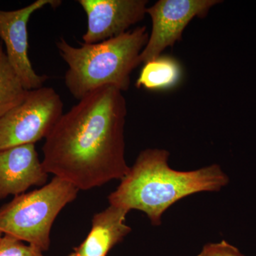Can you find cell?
<instances>
[{
    "instance_id": "9a60e30c",
    "label": "cell",
    "mask_w": 256,
    "mask_h": 256,
    "mask_svg": "<svg viewBox=\"0 0 256 256\" xmlns=\"http://www.w3.org/2000/svg\"><path fill=\"white\" fill-rule=\"evenodd\" d=\"M3 234L0 233V240H1Z\"/></svg>"
},
{
    "instance_id": "8fae6325",
    "label": "cell",
    "mask_w": 256,
    "mask_h": 256,
    "mask_svg": "<svg viewBox=\"0 0 256 256\" xmlns=\"http://www.w3.org/2000/svg\"><path fill=\"white\" fill-rule=\"evenodd\" d=\"M182 74L178 60L172 57L160 56L144 64L136 86L138 88L150 90L172 88L180 82Z\"/></svg>"
},
{
    "instance_id": "6da1fadb",
    "label": "cell",
    "mask_w": 256,
    "mask_h": 256,
    "mask_svg": "<svg viewBox=\"0 0 256 256\" xmlns=\"http://www.w3.org/2000/svg\"><path fill=\"white\" fill-rule=\"evenodd\" d=\"M127 105L122 92L100 88L62 114L42 148L48 174L79 190L122 180L130 170L126 160Z\"/></svg>"
},
{
    "instance_id": "7c38bea8",
    "label": "cell",
    "mask_w": 256,
    "mask_h": 256,
    "mask_svg": "<svg viewBox=\"0 0 256 256\" xmlns=\"http://www.w3.org/2000/svg\"><path fill=\"white\" fill-rule=\"evenodd\" d=\"M28 92L10 64L0 40V118L20 106Z\"/></svg>"
},
{
    "instance_id": "8992f818",
    "label": "cell",
    "mask_w": 256,
    "mask_h": 256,
    "mask_svg": "<svg viewBox=\"0 0 256 256\" xmlns=\"http://www.w3.org/2000/svg\"><path fill=\"white\" fill-rule=\"evenodd\" d=\"M217 0H160L146 8L150 16L152 31L140 56L146 64L160 56L163 50L182 38L184 28L194 18H204Z\"/></svg>"
},
{
    "instance_id": "30bf717a",
    "label": "cell",
    "mask_w": 256,
    "mask_h": 256,
    "mask_svg": "<svg viewBox=\"0 0 256 256\" xmlns=\"http://www.w3.org/2000/svg\"><path fill=\"white\" fill-rule=\"evenodd\" d=\"M128 212L120 207L109 205L96 214L86 238L74 248L68 256H107L111 249L132 230L126 224Z\"/></svg>"
},
{
    "instance_id": "277c9868",
    "label": "cell",
    "mask_w": 256,
    "mask_h": 256,
    "mask_svg": "<svg viewBox=\"0 0 256 256\" xmlns=\"http://www.w3.org/2000/svg\"><path fill=\"white\" fill-rule=\"evenodd\" d=\"M78 192L72 183L54 176L38 190L15 196L0 207V233L46 252L54 222Z\"/></svg>"
},
{
    "instance_id": "5b68a950",
    "label": "cell",
    "mask_w": 256,
    "mask_h": 256,
    "mask_svg": "<svg viewBox=\"0 0 256 256\" xmlns=\"http://www.w3.org/2000/svg\"><path fill=\"white\" fill-rule=\"evenodd\" d=\"M63 114V100L53 88L30 90L20 106L0 118V151L46 139Z\"/></svg>"
},
{
    "instance_id": "5bb4252c",
    "label": "cell",
    "mask_w": 256,
    "mask_h": 256,
    "mask_svg": "<svg viewBox=\"0 0 256 256\" xmlns=\"http://www.w3.org/2000/svg\"><path fill=\"white\" fill-rule=\"evenodd\" d=\"M197 256H245L237 248L230 245L226 240L220 242H210L204 246Z\"/></svg>"
},
{
    "instance_id": "9c48e42d",
    "label": "cell",
    "mask_w": 256,
    "mask_h": 256,
    "mask_svg": "<svg viewBox=\"0 0 256 256\" xmlns=\"http://www.w3.org/2000/svg\"><path fill=\"white\" fill-rule=\"evenodd\" d=\"M48 176L35 144L0 151V200L22 194L33 186H44Z\"/></svg>"
},
{
    "instance_id": "3957f363",
    "label": "cell",
    "mask_w": 256,
    "mask_h": 256,
    "mask_svg": "<svg viewBox=\"0 0 256 256\" xmlns=\"http://www.w3.org/2000/svg\"><path fill=\"white\" fill-rule=\"evenodd\" d=\"M148 38L146 26L99 43H80L78 47L60 37L56 45L68 66L64 79L68 92L79 100L102 87L127 90L131 74L141 64L140 56Z\"/></svg>"
},
{
    "instance_id": "7a4b0ae2",
    "label": "cell",
    "mask_w": 256,
    "mask_h": 256,
    "mask_svg": "<svg viewBox=\"0 0 256 256\" xmlns=\"http://www.w3.org/2000/svg\"><path fill=\"white\" fill-rule=\"evenodd\" d=\"M169 156L165 150L141 152L119 186L108 197L110 205L128 212L141 210L153 226H160L165 210L178 200L198 192L220 191L229 182L220 165L178 171L168 164Z\"/></svg>"
},
{
    "instance_id": "52a82bcc",
    "label": "cell",
    "mask_w": 256,
    "mask_h": 256,
    "mask_svg": "<svg viewBox=\"0 0 256 256\" xmlns=\"http://www.w3.org/2000/svg\"><path fill=\"white\" fill-rule=\"evenodd\" d=\"M60 0H36L28 6L12 11L0 10V40L15 72L28 90L43 87L48 76L35 72L28 57V22L32 14L47 6L57 8Z\"/></svg>"
},
{
    "instance_id": "ba28073f",
    "label": "cell",
    "mask_w": 256,
    "mask_h": 256,
    "mask_svg": "<svg viewBox=\"0 0 256 256\" xmlns=\"http://www.w3.org/2000/svg\"><path fill=\"white\" fill-rule=\"evenodd\" d=\"M87 16L84 43L96 44L122 34L142 21L146 0H78Z\"/></svg>"
},
{
    "instance_id": "4fadbf2b",
    "label": "cell",
    "mask_w": 256,
    "mask_h": 256,
    "mask_svg": "<svg viewBox=\"0 0 256 256\" xmlns=\"http://www.w3.org/2000/svg\"><path fill=\"white\" fill-rule=\"evenodd\" d=\"M0 256H46L43 252L32 246L26 245L22 240L3 235L0 240Z\"/></svg>"
}]
</instances>
